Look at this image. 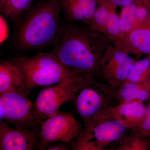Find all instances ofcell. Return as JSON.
I'll use <instances>...</instances> for the list:
<instances>
[{
    "mask_svg": "<svg viewBox=\"0 0 150 150\" xmlns=\"http://www.w3.org/2000/svg\"><path fill=\"white\" fill-rule=\"evenodd\" d=\"M51 44L53 53L65 66L94 79L102 76L103 59L113 45L103 34L90 26L68 21L61 25Z\"/></svg>",
    "mask_w": 150,
    "mask_h": 150,
    "instance_id": "obj_1",
    "label": "cell"
},
{
    "mask_svg": "<svg viewBox=\"0 0 150 150\" xmlns=\"http://www.w3.org/2000/svg\"><path fill=\"white\" fill-rule=\"evenodd\" d=\"M60 0H39L29 9L17 33L19 46L37 49L51 44L59 32Z\"/></svg>",
    "mask_w": 150,
    "mask_h": 150,
    "instance_id": "obj_2",
    "label": "cell"
},
{
    "mask_svg": "<svg viewBox=\"0 0 150 150\" xmlns=\"http://www.w3.org/2000/svg\"><path fill=\"white\" fill-rule=\"evenodd\" d=\"M9 60L18 68L30 91L38 87L62 82L81 72L65 66L54 53L38 52L32 57H16Z\"/></svg>",
    "mask_w": 150,
    "mask_h": 150,
    "instance_id": "obj_3",
    "label": "cell"
},
{
    "mask_svg": "<svg viewBox=\"0 0 150 150\" xmlns=\"http://www.w3.org/2000/svg\"><path fill=\"white\" fill-rule=\"evenodd\" d=\"M95 82L93 77L81 72L62 82L42 89L33 103L38 121L42 123L57 114L64 103L76 99L82 89Z\"/></svg>",
    "mask_w": 150,
    "mask_h": 150,
    "instance_id": "obj_4",
    "label": "cell"
},
{
    "mask_svg": "<svg viewBox=\"0 0 150 150\" xmlns=\"http://www.w3.org/2000/svg\"><path fill=\"white\" fill-rule=\"evenodd\" d=\"M1 121L19 129L40 127L33 104L25 94L9 92L0 95Z\"/></svg>",
    "mask_w": 150,
    "mask_h": 150,
    "instance_id": "obj_5",
    "label": "cell"
},
{
    "mask_svg": "<svg viewBox=\"0 0 150 150\" xmlns=\"http://www.w3.org/2000/svg\"><path fill=\"white\" fill-rule=\"evenodd\" d=\"M82 132L81 124L74 114L59 111L41 123L37 146L42 150L47 145L57 142L71 144Z\"/></svg>",
    "mask_w": 150,
    "mask_h": 150,
    "instance_id": "obj_6",
    "label": "cell"
},
{
    "mask_svg": "<svg viewBox=\"0 0 150 150\" xmlns=\"http://www.w3.org/2000/svg\"><path fill=\"white\" fill-rule=\"evenodd\" d=\"M99 119L87 126L73 144L74 150H102L105 145L122 138L127 127L122 121L110 118Z\"/></svg>",
    "mask_w": 150,
    "mask_h": 150,
    "instance_id": "obj_7",
    "label": "cell"
},
{
    "mask_svg": "<svg viewBox=\"0 0 150 150\" xmlns=\"http://www.w3.org/2000/svg\"><path fill=\"white\" fill-rule=\"evenodd\" d=\"M134 59L122 48L113 45L105 56L101 75L109 84L121 85L127 79Z\"/></svg>",
    "mask_w": 150,
    "mask_h": 150,
    "instance_id": "obj_8",
    "label": "cell"
},
{
    "mask_svg": "<svg viewBox=\"0 0 150 150\" xmlns=\"http://www.w3.org/2000/svg\"><path fill=\"white\" fill-rule=\"evenodd\" d=\"M117 8L100 0L89 26L103 34L115 46L120 47L124 35Z\"/></svg>",
    "mask_w": 150,
    "mask_h": 150,
    "instance_id": "obj_9",
    "label": "cell"
},
{
    "mask_svg": "<svg viewBox=\"0 0 150 150\" xmlns=\"http://www.w3.org/2000/svg\"><path fill=\"white\" fill-rule=\"evenodd\" d=\"M40 131V126L33 129H19L0 121V150H33L37 146Z\"/></svg>",
    "mask_w": 150,
    "mask_h": 150,
    "instance_id": "obj_10",
    "label": "cell"
},
{
    "mask_svg": "<svg viewBox=\"0 0 150 150\" xmlns=\"http://www.w3.org/2000/svg\"><path fill=\"white\" fill-rule=\"evenodd\" d=\"M93 83L82 89L76 98L77 111L86 127L92 125L102 116L104 99L102 95L92 87Z\"/></svg>",
    "mask_w": 150,
    "mask_h": 150,
    "instance_id": "obj_11",
    "label": "cell"
},
{
    "mask_svg": "<svg viewBox=\"0 0 150 150\" xmlns=\"http://www.w3.org/2000/svg\"><path fill=\"white\" fill-rule=\"evenodd\" d=\"M119 17L124 38L132 30L150 20V4L146 0H136L122 7Z\"/></svg>",
    "mask_w": 150,
    "mask_h": 150,
    "instance_id": "obj_12",
    "label": "cell"
},
{
    "mask_svg": "<svg viewBox=\"0 0 150 150\" xmlns=\"http://www.w3.org/2000/svg\"><path fill=\"white\" fill-rule=\"evenodd\" d=\"M100 0H60L67 21H79L89 26Z\"/></svg>",
    "mask_w": 150,
    "mask_h": 150,
    "instance_id": "obj_13",
    "label": "cell"
},
{
    "mask_svg": "<svg viewBox=\"0 0 150 150\" xmlns=\"http://www.w3.org/2000/svg\"><path fill=\"white\" fill-rule=\"evenodd\" d=\"M146 107L142 101L134 100L122 102L114 108L109 109V118L118 119L123 122L127 129L139 127L144 120Z\"/></svg>",
    "mask_w": 150,
    "mask_h": 150,
    "instance_id": "obj_14",
    "label": "cell"
},
{
    "mask_svg": "<svg viewBox=\"0 0 150 150\" xmlns=\"http://www.w3.org/2000/svg\"><path fill=\"white\" fill-rule=\"evenodd\" d=\"M120 48L129 54L139 56L150 53V20L124 37Z\"/></svg>",
    "mask_w": 150,
    "mask_h": 150,
    "instance_id": "obj_15",
    "label": "cell"
},
{
    "mask_svg": "<svg viewBox=\"0 0 150 150\" xmlns=\"http://www.w3.org/2000/svg\"><path fill=\"white\" fill-rule=\"evenodd\" d=\"M9 92L28 96L30 92L16 66L10 60L2 61L0 63V95Z\"/></svg>",
    "mask_w": 150,
    "mask_h": 150,
    "instance_id": "obj_16",
    "label": "cell"
},
{
    "mask_svg": "<svg viewBox=\"0 0 150 150\" xmlns=\"http://www.w3.org/2000/svg\"><path fill=\"white\" fill-rule=\"evenodd\" d=\"M119 93L122 102L134 100L143 102L150 97V80L142 83L125 81L121 84Z\"/></svg>",
    "mask_w": 150,
    "mask_h": 150,
    "instance_id": "obj_17",
    "label": "cell"
},
{
    "mask_svg": "<svg viewBox=\"0 0 150 150\" xmlns=\"http://www.w3.org/2000/svg\"><path fill=\"white\" fill-rule=\"evenodd\" d=\"M34 0H0V11L11 21L17 22L25 11L29 10Z\"/></svg>",
    "mask_w": 150,
    "mask_h": 150,
    "instance_id": "obj_18",
    "label": "cell"
},
{
    "mask_svg": "<svg viewBox=\"0 0 150 150\" xmlns=\"http://www.w3.org/2000/svg\"><path fill=\"white\" fill-rule=\"evenodd\" d=\"M150 80V61L149 58L134 62L126 81L142 83Z\"/></svg>",
    "mask_w": 150,
    "mask_h": 150,
    "instance_id": "obj_19",
    "label": "cell"
},
{
    "mask_svg": "<svg viewBox=\"0 0 150 150\" xmlns=\"http://www.w3.org/2000/svg\"><path fill=\"white\" fill-rule=\"evenodd\" d=\"M142 137L133 136L128 138L126 142H123L118 149L137 150H148L149 149L150 144L146 140Z\"/></svg>",
    "mask_w": 150,
    "mask_h": 150,
    "instance_id": "obj_20",
    "label": "cell"
},
{
    "mask_svg": "<svg viewBox=\"0 0 150 150\" xmlns=\"http://www.w3.org/2000/svg\"><path fill=\"white\" fill-rule=\"evenodd\" d=\"M139 127L141 135L144 137L150 136V103L146 107V111L145 118Z\"/></svg>",
    "mask_w": 150,
    "mask_h": 150,
    "instance_id": "obj_21",
    "label": "cell"
},
{
    "mask_svg": "<svg viewBox=\"0 0 150 150\" xmlns=\"http://www.w3.org/2000/svg\"><path fill=\"white\" fill-rule=\"evenodd\" d=\"M1 43L8 37V28L7 23L3 16L1 15Z\"/></svg>",
    "mask_w": 150,
    "mask_h": 150,
    "instance_id": "obj_22",
    "label": "cell"
},
{
    "mask_svg": "<svg viewBox=\"0 0 150 150\" xmlns=\"http://www.w3.org/2000/svg\"><path fill=\"white\" fill-rule=\"evenodd\" d=\"M70 149V146L69 144L65 143H59V144H51L46 146L42 150H68Z\"/></svg>",
    "mask_w": 150,
    "mask_h": 150,
    "instance_id": "obj_23",
    "label": "cell"
},
{
    "mask_svg": "<svg viewBox=\"0 0 150 150\" xmlns=\"http://www.w3.org/2000/svg\"><path fill=\"white\" fill-rule=\"evenodd\" d=\"M103 1L115 7H121L129 5L136 0H102Z\"/></svg>",
    "mask_w": 150,
    "mask_h": 150,
    "instance_id": "obj_24",
    "label": "cell"
},
{
    "mask_svg": "<svg viewBox=\"0 0 150 150\" xmlns=\"http://www.w3.org/2000/svg\"><path fill=\"white\" fill-rule=\"evenodd\" d=\"M148 58H149V59H150V53H149V54H148Z\"/></svg>",
    "mask_w": 150,
    "mask_h": 150,
    "instance_id": "obj_25",
    "label": "cell"
},
{
    "mask_svg": "<svg viewBox=\"0 0 150 150\" xmlns=\"http://www.w3.org/2000/svg\"><path fill=\"white\" fill-rule=\"evenodd\" d=\"M146 1H148V2L150 4V0H146Z\"/></svg>",
    "mask_w": 150,
    "mask_h": 150,
    "instance_id": "obj_26",
    "label": "cell"
}]
</instances>
